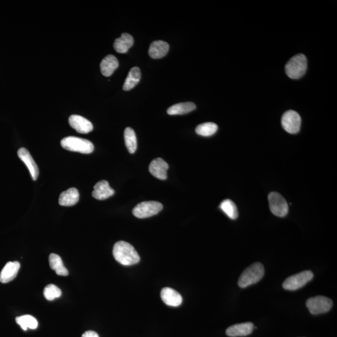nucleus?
<instances>
[{
  "instance_id": "cd10ccee",
  "label": "nucleus",
  "mask_w": 337,
  "mask_h": 337,
  "mask_svg": "<svg viewBox=\"0 0 337 337\" xmlns=\"http://www.w3.org/2000/svg\"><path fill=\"white\" fill-rule=\"evenodd\" d=\"M44 294L46 299L51 301L56 298H60L62 293L61 290L55 285L49 284L45 288Z\"/></svg>"
},
{
  "instance_id": "f8f14e48",
  "label": "nucleus",
  "mask_w": 337,
  "mask_h": 337,
  "mask_svg": "<svg viewBox=\"0 0 337 337\" xmlns=\"http://www.w3.org/2000/svg\"><path fill=\"white\" fill-rule=\"evenodd\" d=\"M168 165L164 159L156 158L151 162L149 167L150 172L155 178L161 180H165L167 178V171Z\"/></svg>"
},
{
  "instance_id": "1a4fd4ad",
  "label": "nucleus",
  "mask_w": 337,
  "mask_h": 337,
  "mask_svg": "<svg viewBox=\"0 0 337 337\" xmlns=\"http://www.w3.org/2000/svg\"><path fill=\"white\" fill-rule=\"evenodd\" d=\"M282 125L284 130L288 133H298L301 129V116L295 111H287L283 114Z\"/></svg>"
},
{
  "instance_id": "dca6fc26",
  "label": "nucleus",
  "mask_w": 337,
  "mask_h": 337,
  "mask_svg": "<svg viewBox=\"0 0 337 337\" xmlns=\"http://www.w3.org/2000/svg\"><path fill=\"white\" fill-rule=\"evenodd\" d=\"M254 328V325L251 322L236 324L227 328L226 334L232 337L247 336L253 332Z\"/></svg>"
},
{
  "instance_id": "ddd939ff",
  "label": "nucleus",
  "mask_w": 337,
  "mask_h": 337,
  "mask_svg": "<svg viewBox=\"0 0 337 337\" xmlns=\"http://www.w3.org/2000/svg\"><path fill=\"white\" fill-rule=\"evenodd\" d=\"M115 191L110 187L109 182L105 180L97 182L94 186V191L92 196L96 199L102 200L107 199L114 195Z\"/></svg>"
},
{
  "instance_id": "f257e3e1",
  "label": "nucleus",
  "mask_w": 337,
  "mask_h": 337,
  "mask_svg": "<svg viewBox=\"0 0 337 337\" xmlns=\"http://www.w3.org/2000/svg\"><path fill=\"white\" fill-rule=\"evenodd\" d=\"M113 254L116 261L125 266L138 264L140 261V257L135 248L127 242H117L114 245Z\"/></svg>"
},
{
  "instance_id": "7ed1b4c3",
  "label": "nucleus",
  "mask_w": 337,
  "mask_h": 337,
  "mask_svg": "<svg viewBox=\"0 0 337 337\" xmlns=\"http://www.w3.org/2000/svg\"><path fill=\"white\" fill-rule=\"evenodd\" d=\"M307 69V59L303 54L292 57L285 65V73L290 78L297 79L302 78Z\"/></svg>"
},
{
  "instance_id": "b1692460",
  "label": "nucleus",
  "mask_w": 337,
  "mask_h": 337,
  "mask_svg": "<svg viewBox=\"0 0 337 337\" xmlns=\"http://www.w3.org/2000/svg\"><path fill=\"white\" fill-rule=\"evenodd\" d=\"M125 146L131 154L136 152L137 149V138L135 132L132 128L128 127L124 131Z\"/></svg>"
},
{
  "instance_id": "aec40b11",
  "label": "nucleus",
  "mask_w": 337,
  "mask_h": 337,
  "mask_svg": "<svg viewBox=\"0 0 337 337\" xmlns=\"http://www.w3.org/2000/svg\"><path fill=\"white\" fill-rule=\"evenodd\" d=\"M119 67L118 59L113 55H108L102 60L100 68L102 75L109 77L113 75L114 71Z\"/></svg>"
},
{
  "instance_id": "6ab92c4d",
  "label": "nucleus",
  "mask_w": 337,
  "mask_h": 337,
  "mask_svg": "<svg viewBox=\"0 0 337 337\" xmlns=\"http://www.w3.org/2000/svg\"><path fill=\"white\" fill-rule=\"evenodd\" d=\"M170 45L167 43L163 41H155L150 45L149 55L153 59H160L163 58L167 55Z\"/></svg>"
},
{
  "instance_id": "20e7f679",
  "label": "nucleus",
  "mask_w": 337,
  "mask_h": 337,
  "mask_svg": "<svg viewBox=\"0 0 337 337\" xmlns=\"http://www.w3.org/2000/svg\"><path fill=\"white\" fill-rule=\"evenodd\" d=\"M61 145L64 149L73 152L90 154L94 151V145L92 142L89 140L78 137H67L61 140Z\"/></svg>"
},
{
  "instance_id": "6e6552de",
  "label": "nucleus",
  "mask_w": 337,
  "mask_h": 337,
  "mask_svg": "<svg viewBox=\"0 0 337 337\" xmlns=\"http://www.w3.org/2000/svg\"><path fill=\"white\" fill-rule=\"evenodd\" d=\"M268 202L271 212L278 217H285L288 213V205L281 194L278 193H271L268 195Z\"/></svg>"
},
{
  "instance_id": "f03ea898",
  "label": "nucleus",
  "mask_w": 337,
  "mask_h": 337,
  "mask_svg": "<svg viewBox=\"0 0 337 337\" xmlns=\"http://www.w3.org/2000/svg\"><path fill=\"white\" fill-rule=\"evenodd\" d=\"M264 265L261 263L256 262L245 269L240 276L238 285L241 288H245L258 283L264 276Z\"/></svg>"
},
{
  "instance_id": "39448f33",
  "label": "nucleus",
  "mask_w": 337,
  "mask_h": 337,
  "mask_svg": "<svg viewBox=\"0 0 337 337\" xmlns=\"http://www.w3.org/2000/svg\"><path fill=\"white\" fill-rule=\"evenodd\" d=\"M163 208L159 202L145 201L141 202L133 208V215L139 219L150 218L158 214Z\"/></svg>"
},
{
  "instance_id": "423d86ee",
  "label": "nucleus",
  "mask_w": 337,
  "mask_h": 337,
  "mask_svg": "<svg viewBox=\"0 0 337 337\" xmlns=\"http://www.w3.org/2000/svg\"><path fill=\"white\" fill-rule=\"evenodd\" d=\"M313 273L312 271L305 270L301 273L295 274L288 278L283 283V288L287 290H296L299 289L312 281Z\"/></svg>"
},
{
  "instance_id": "4468645a",
  "label": "nucleus",
  "mask_w": 337,
  "mask_h": 337,
  "mask_svg": "<svg viewBox=\"0 0 337 337\" xmlns=\"http://www.w3.org/2000/svg\"><path fill=\"white\" fill-rule=\"evenodd\" d=\"M20 264L18 261L8 262L0 273V282L3 284L12 281L18 273Z\"/></svg>"
},
{
  "instance_id": "c85d7f7f",
  "label": "nucleus",
  "mask_w": 337,
  "mask_h": 337,
  "mask_svg": "<svg viewBox=\"0 0 337 337\" xmlns=\"http://www.w3.org/2000/svg\"><path fill=\"white\" fill-rule=\"evenodd\" d=\"M81 337H99L98 334L94 331H87V332H85L82 334Z\"/></svg>"
},
{
  "instance_id": "393cba45",
  "label": "nucleus",
  "mask_w": 337,
  "mask_h": 337,
  "mask_svg": "<svg viewBox=\"0 0 337 337\" xmlns=\"http://www.w3.org/2000/svg\"><path fill=\"white\" fill-rule=\"evenodd\" d=\"M220 208L231 219L238 218V207L234 202L230 199H225L220 204Z\"/></svg>"
},
{
  "instance_id": "9d476101",
  "label": "nucleus",
  "mask_w": 337,
  "mask_h": 337,
  "mask_svg": "<svg viewBox=\"0 0 337 337\" xmlns=\"http://www.w3.org/2000/svg\"><path fill=\"white\" fill-rule=\"evenodd\" d=\"M69 124L71 128L81 134H88L93 130V125L89 120L76 114L70 117Z\"/></svg>"
},
{
  "instance_id": "bb28decb",
  "label": "nucleus",
  "mask_w": 337,
  "mask_h": 337,
  "mask_svg": "<svg viewBox=\"0 0 337 337\" xmlns=\"http://www.w3.org/2000/svg\"><path fill=\"white\" fill-rule=\"evenodd\" d=\"M218 130V125L214 122H205L197 127L196 132L200 136L208 137L213 136Z\"/></svg>"
},
{
  "instance_id": "5701e85b",
  "label": "nucleus",
  "mask_w": 337,
  "mask_h": 337,
  "mask_svg": "<svg viewBox=\"0 0 337 337\" xmlns=\"http://www.w3.org/2000/svg\"><path fill=\"white\" fill-rule=\"evenodd\" d=\"M49 262L51 269L55 270L58 276H67L69 273L62 262L61 257L58 254H51L49 257Z\"/></svg>"
},
{
  "instance_id": "412c9836",
  "label": "nucleus",
  "mask_w": 337,
  "mask_h": 337,
  "mask_svg": "<svg viewBox=\"0 0 337 337\" xmlns=\"http://www.w3.org/2000/svg\"><path fill=\"white\" fill-rule=\"evenodd\" d=\"M141 73L138 67L131 68L129 73L125 79L123 85V90L130 91L135 87L139 83L141 79Z\"/></svg>"
},
{
  "instance_id": "a878e982",
  "label": "nucleus",
  "mask_w": 337,
  "mask_h": 337,
  "mask_svg": "<svg viewBox=\"0 0 337 337\" xmlns=\"http://www.w3.org/2000/svg\"><path fill=\"white\" fill-rule=\"evenodd\" d=\"M16 322L25 331H27L28 328L36 329L38 326V323L36 319L30 315L18 317L16 318Z\"/></svg>"
},
{
  "instance_id": "0eeeda50",
  "label": "nucleus",
  "mask_w": 337,
  "mask_h": 337,
  "mask_svg": "<svg viewBox=\"0 0 337 337\" xmlns=\"http://www.w3.org/2000/svg\"><path fill=\"white\" fill-rule=\"evenodd\" d=\"M306 305L311 313L319 315L329 312L333 307V301L327 297L317 296L308 299Z\"/></svg>"
},
{
  "instance_id": "4be33fe9",
  "label": "nucleus",
  "mask_w": 337,
  "mask_h": 337,
  "mask_svg": "<svg viewBox=\"0 0 337 337\" xmlns=\"http://www.w3.org/2000/svg\"><path fill=\"white\" fill-rule=\"evenodd\" d=\"M196 108V104L192 102H181L168 108L167 112L170 115H180L190 113Z\"/></svg>"
},
{
  "instance_id": "a211bd4d",
  "label": "nucleus",
  "mask_w": 337,
  "mask_h": 337,
  "mask_svg": "<svg viewBox=\"0 0 337 337\" xmlns=\"http://www.w3.org/2000/svg\"><path fill=\"white\" fill-rule=\"evenodd\" d=\"M134 38L128 33H122L121 37L117 38L114 43V48L119 53H127L133 47Z\"/></svg>"
},
{
  "instance_id": "2eb2a0df",
  "label": "nucleus",
  "mask_w": 337,
  "mask_h": 337,
  "mask_svg": "<svg viewBox=\"0 0 337 337\" xmlns=\"http://www.w3.org/2000/svg\"><path fill=\"white\" fill-rule=\"evenodd\" d=\"M161 298L165 304L171 307H178L182 302L181 294L170 287L162 288Z\"/></svg>"
},
{
  "instance_id": "f3484780",
  "label": "nucleus",
  "mask_w": 337,
  "mask_h": 337,
  "mask_svg": "<svg viewBox=\"0 0 337 337\" xmlns=\"http://www.w3.org/2000/svg\"><path fill=\"white\" fill-rule=\"evenodd\" d=\"M79 199V194L78 189L71 187L60 194L59 204L62 206H73L78 203Z\"/></svg>"
},
{
  "instance_id": "9b49d317",
  "label": "nucleus",
  "mask_w": 337,
  "mask_h": 337,
  "mask_svg": "<svg viewBox=\"0 0 337 337\" xmlns=\"http://www.w3.org/2000/svg\"><path fill=\"white\" fill-rule=\"evenodd\" d=\"M18 156L19 159L27 165L33 181H36L39 176L38 167L35 161H34L32 156H31L29 151L25 148H20L18 151Z\"/></svg>"
}]
</instances>
